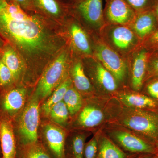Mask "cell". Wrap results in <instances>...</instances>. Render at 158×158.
Segmentation results:
<instances>
[{"mask_svg": "<svg viewBox=\"0 0 158 158\" xmlns=\"http://www.w3.org/2000/svg\"><path fill=\"white\" fill-rule=\"evenodd\" d=\"M90 74L91 83L98 94L113 96L119 90L116 78L98 60L90 68Z\"/></svg>", "mask_w": 158, "mask_h": 158, "instance_id": "obj_9", "label": "cell"}, {"mask_svg": "<svg viewBox=\"0 0 158 158\" xmlns=\"http://www.w3.org/2000/svg\"><path fill=\"white\" fill-rule=\"evenodd\" d=\"M156 156L157 158H158V142L156 144Z\"/></svg>", "mask_w": 158, "mask_h": 158, "instance_id": "obj_37", "label": "cell"}, {"mask_svg": "<svg viewBox=\"0 0 158 158\" xmlns=\"http://www.w3.org/2000/svg\"><path fill=\"white\" fill-rule=\"evenodd\" d=\"M136 13L153 9L156 0H125Z\"/></svg>", "mask_w": 158, "mask_h": 158, "instance_id": "obj_30", "label": "cell"}, {"mask_svg": "<svg viewBox=\"0 0 158 158\" xmlns=\"http://www.w3.org/2000/svg\"><path fill=\"white\" fill-rule=\"evenodd\" d=\"M123 106L114 96L96 94L85 99L83 107L74 116L76 130L97 131L117 117Z\"/></svg>", "mask_w": 158, "mask_h": 158, "instance_id": "obj_2", "label": "cell"}, {"mask_svg": "<svg viewBox=\"0 0 158 158\" xmlns=\"http://www.w3.org/2000/svg\"><path fill=\"white\" fill-rule=\"evenodd\" d=\"M95 135L97 139L98 151L103 158H133L137 155L125 152L101 129L96 131Z\"/></svg>", "mask_w": 158, "mask_h": 158, "instance_id": "obj_19", "label": "cell"}, {"mask_svg": "<svg viewBox=\"0 0 158 158\" xmlns=\"http://www.w3.org/2000/svg\"><path fill=\"white\" fill-rule=\"evenodd\" d=\"M156 77H158V51L150 54L144 83L150 79Z\"/></svg>", "mask_w": 158, "mask_h": 158, "instance_id": "obj_29", "label": "cell"}, {"mask_svg": "<svg viewBox=\"0 0 158 158\" xmlns=\"http://www.w3.org/2000/svg\"><path fill=\"white\" fill-rule=\"evenodd\" d=\"M16 145L15 158H53L39 141Z\"/></svg>", "mask_w": 158, "mask_h": 158, "instance_id": "obj_22", "label": "cell"}, {"mask_svg": "<svg viewBox=\"0 0 158 158\" xmlns=\"http://www.w3.org/2000/svg\"><path fill=\"white\" fill-rule=\"evenodd\" d=\"M63 101L68 108L70 117H73L83 107L85 98L73 85L65 93Z\"/></svg>", "mask_w": 158, "mask_h": 158, "instance_id": "obj_25", "label": "cell"}, {"mask_svg": "<svg viewBox=\"0 0 158 158\" xmlns=\"http://www.w3.org/2000/svg\"><path fill=\"white\" fill-rule=\"evenodd\" d=\"M101 130L125 152L131 154H156V144L118 125L109 123Z\"/></svg>", "mask_w": 158, "mask_h": 158, "instance_id": "obj_4", "label": "cell"}, {"mask_svg": "<svg viewBox=\"0 0 158 158\" xmlns=\"http://www.w3.org/2000/svg\"><path fill=\"white\" fill-rule=\"evenodd\" d=\"M95 55L99 62L113 75L118 84H125L128 68L124 60L114 50L102 42L97 44Z\"/></svg>", "mask_w": 158, "mask_h": 158, "instance_id": "obj_7", "label": "cell"}, {"mask_svg": "<svg viewBox=\"0 0 158 158\" xmlns=\"http://www.w3.org/2000/svg\"><path fill=\"white\" fill-rule=\"evenodd\" d=\"M48 116L50 118L51 122L62 127L68 123L70 117L68 108L63 101L54 106Z\"/></svg>", "mask_w": 158, "mask_h": 158, "instance_id": "obj_27", "label": "cell"}, {"mask_svg": "<svg viewBox=\"0 0 158 158\" xmlns=\"http://www.w3.org/2000/svg\"><path fill=\"white\" fill-rule=\"evenodd\" d=\"M15 2L17 3L23 9L27 11L31 12H37L33 4V0H12Z\"/></svg>", "mask_w": 158, "mask_h": 158, "instance_id": "obj_34", "label": "cell"}, {"mask_svg": "<svg viewBox=\"0 0 158 158\" xmlns=\"http://www.w3.org/2000/svg\"><path fill=\"white\" fill-rule=\"evenodd\" d=\"M0 155H2V151H1V145H0Z\"/></svg>", "mask_w": 158, "mask_h": 158, "instance_id": "obj_39", "label": "cell"}, {"mask_svg": "<svg viewBox=\"0 0 158 158\" xmlns=\"http://www.w3.org/2000/svg\"><path fill=\"white\" fill-rule=\"evenodd\" d=\"M145 85V90L148 96L158 101V77L148 80Z\"/></svg>", "mask_w": 158, "mask_h": 158, "instance_id": "obj_32", "label": "cell"}, {"mask_svg": "<svg viewBox=\"0 0 158 158\" xmlns=\"http://www.w3.org/2000/svg\"><path fill=\"white\" fill-rule=\"evenodd\" d=\"M79 14L89 23L99 27L104 21L102 0H83L75 5Z\"/></svg>", "mask_w": 158, "mask_h": 158, "instance_id": "obj_15", "label": "cell"}, {"mask_svg": "<svg viewBox=\"0 0 158 158\" xmlns=\"http://www.w3.org/2000/svg\"><path fill=\"white\" fill-rule=\"evenodd\" d=\"M69 33L74 46L79 52L85 55L92 54L88 36L81 27L77 24H73L70 26Z\"/></svg>", "mask_w": 158, "mask_h": 158, "instance_id": "obj_23", "label": "cell"}, {"mask_svg": "<svg viewBox=\"0 0 158 158\" xmlns=\"http://www.w3.org/2000/svg\"><path fill=\"white\" fill-rule=\"evenodd\" d=\"M0 34L31 67L52 62L63 46L41 15L26 11L12 0H0Z\"/></svg>", "mask_w": 158, "mask_h": 158, "instance_id": "obj_1", "label": "cell"}, {"mask_svg": "<svg viewBox=\"0 0 158 158\" xmlns=\"http://www.w3.org/2000/svg\"><path fill=\"white\" fill-rule=\"evenodd\" d=\"M69 54L67 51L60 53L48 64L40 77L35 95L40 99L48 97L66 78Z\"/></svg>", "mask_w": 158, "mask_h": 158, "instance_id": "obj_6", "label": "cell"}, {"mask_svg": "<svg viewBox=\"0 0 158 158\" xmlns=\"http://www.w3.org/2000/svg\"><path fill=\"white\" fill-rule=\"evenodd\" d=\"M134 33L144 40L157 29V19L153 9L138 12L133 21Z\"/></svg>", "mask_w": 158, "mask_h": 158, "instance_id": "obj_14", "label": "cell"}, {"mask_svg": "<svg viewBox=\"0 0 158 158\" xmlns=\"http://www.w3.org/2000/svg\"><path fill=\"white\" fill-rule=\"evenodd\" d=\"M72 85L71 79L67 77L56 88L42 105L41 110L44 115L48 116L52 107L59 102L63 101L65 93Z\"/></svg>", "mask_w": 158, "mask_h": 158, "instance_id": "obj_24", "label": "cell"}, {"mask_svg": "<svg viewBox=\"0 0 158 158\" xmlns=\"http://www.w3.org/2000/svg\"><path fill=\"white\" fill-rule=\"evenodd\" d=\"M83 0H74L75 3V5H77V4H78L79 3L81 2H82Z\"/></svg>", "mask_w": 158, "mask_h": 158, "instance_id": "obj_38", "label": "cell"}, {"mask_svg": "<svg viewBox=\"0 0 158 158\" xmlns=\"http://www.w3.org/2000/svg\"><path fill=\"white\" fill-rule=\"evenodd\" d=\"M113 96L126 107L155 111L158 107V101L139 91L122 89L118 90Z\"/></svg>", "mask_w": 158, "mask_h": 158, "instance_id": "obj_12", "label": "cell"}, {"mask_svg": "<svg viewBox=\"0 0 158 158\" xmlns=\"http://www.w3.org/2000/svg\"><path fill=\"white\" fill-rule=\"evenodd\" d=\"M155 111H156V112L157 113H158V107L157 109Z\"/></svg>", "mask_w": 158, "mask_h": 158, "instance_id": "obj_40", "label": "cell"}, {"mask_svg": "<svg viewBox=\"0 0 158 158\" xmlns=\"http://www.w3.org/2000/svg\"><path fill=\"white\" fill-rule=\"evenodd\" d=\"M90 132L76 130L67 135L65 144V158H84L86 140Z\"/></svg>", "mask_w": 158, "mask_h": 158, "instance_id": "obj_18", "label": "cell"}, {"mask_svg": "<svg viewBox=\"0 0 158 158\" xmlns=\"http://www.w3.org/2000/svg\"><path fill=\"white\" fill-rule=\"evenodd\" d=\"M37 12H43L51 17L58 18L64 14V7L58 0H33Z\"/></svg>", "mask_w": 158, "mask_h": 158, "instance_id": "obj_26", "label": "cell"}, {"mask_svg": "<svg viewBox=\"0 0 158 158\" xmlns=\"http://www.w3.org/2000/svg\"><path fill=\"white\" fill-rule=\"evenodd\" d=\"M15 83L13 74L0 59V89L2 91L11 88V86Z\"/></svg>", "mask_w": 158, "mask_h": 158, "instance_id": "obj_28", "label": "cell"}, {"mask_svg": "<svg viewBox=\"0 0 158 158\" xmlns=\"http://www.w3.org/2000/svg\"><path fill=\"white\" fill-rule=\"evenodd\" d=\"M40 142L53 158H65V144L67 135L65 130L52 122L41 126Z\"/></svg>", "mask_w": 158, "mask_h": 158, "instance_id": "obj_8", "label": "cell"}, {"mask_svg": "<svg viewBox=\"0 0 158 158\" xmlns=\"http://www.w3.org/2000/svg\"><path fill=\"white\" fill-rule=\"evenodd\" d=\"M71 75L73 85L84 98L98 94L85 73L84 66L81 61H77L73 65L71 69Z\"/></svg>", "mask_w": 158, "mask_h": 158, "instance_id": "obj_17", "label": "cell"}, {"mask_svg": "<svg viewBox=\"0 0 158 158\" xmlns=\"http://www.w3.org/2000/svg\"><path fill=\"white\" fill-rule=\"evenodd\" d=\"M133 158H157L156 154H138L135 156Z\"/></svg>", "mask_w": 158, "mask_h": 158, "instance_id": "obj_35", "label": "cell"}, {"mask_svg": "<svg viewBox=\"0 0 158 158\" xmlns=\"http://www.w3.org/2000/svg\"><path fill=\"white\" fill-rule=\"evenodd\" d=\"M26 90L11 88L0 93V114L13 119L19 114L25 103Z\"/></svg>", "mask_w": 158, "mask_h": 158, "instance_id": "obj_10", "label": "cell"}, {"mask_svg": "<svg viewBox=\"0 0 158 158\" xmlns=\"http://www.w3.org/2000/svg\"><path fill=\"white\" fill-rule=\"evenodd\" d=\"M1 59L11 70L15 83L19 81L24 72L26 64L17 51L11 46H6Z\"/></svg>", "mask_w": 158, "mask_h": 158, "instance_id": "obj_21", "label": "cell"}, {"mask_svg": "<svg viewBox=\"0 0 158 158\" xmlns=\"http://www.w3.org/2000/svg\"><path fill=\"white\" fill-rule=\"evenodd\" d=\"M98 152L97 139L96 135H94L85 144L84 158H97Z\"/></svg>", "mask_w": 158, "mask_h": 158, "instance_id": "obj_31", "label": "cell"}, {"mask_svg": "<svg viewBox=\"0 0 158 158\" xmlns=\"http://www.w3.org/2000/svg\"><path fill=\"white\" fill-rule=\"evenodd\" d=\"M0 145L2 158H15L17 145L12 120L1 114Z\"/></svg>", "mask_w": 158, "mask_h": 158, "instance_id": "obj_13", "label": "cell"}, {"mask_svg": "<svg viewBox=\"0 0 158 158\" xmlns=\"http://www.w3.org/2000/svg\"><path fill=\"white\" fill-rule=\"evenodd\" d=\"M16 144L38 141L40 123L39 99L34 95L24 110L12 119Z\"/></svg>", "mask_w": 158, "mask_h": 158, "instance_id": "obj_5", "label": "cell"}, {"mask_svg": "<svg viewBox=\"0 0 158 158\" xmlns=\"http://www.w3.org/2000/svg\"><path fill=\"white\" fill-rule=\"evenodd\" d=\"M0 158H2V156H1V155H0Z\"/></svg>", "mask_w": 158, "mask_h": 158, "instance_id": "obj_41", "label": "cell"}, {"mask_svg": "<svg viewBox=\"0 0 158 158\" xmlns=\"http://www.w3.org/2000/svg\"><path fill=\"white\" fill-rule=\"evenodd\" d=\"M153 9L155 12L158 24V0H156Z\"/></svg>", "mask_w": 158, "mask_h": 158, "instance_id": "obj_36", "label": "cell"}, {"mask_svg": "<svg viewBox=\"0 0 158 158\" xmlns=\"http://www.w3.org/2000/svg\"><path fill=\"white\" fill-rule=\"evenodd\" d=\"M137 37L131 30L125 26H116L110 33V38L113 45L123 52L134 47L137 43Z\"/></svg>", "mask_w": 158, "mask_h": 158, "instance_id": "obj_20", "label": "cell"}, {"mask_svg": "<svg viewBox=\"0 0 158 158\" xmlns=\"http://www.w3.org/2000/svg\"><path fill=\"white\" fill-rule=\"evenodd\" d=\"M150 52L144 47L137 52L131 69V86L133 90L140 91L144 85L147 63Z\"/></svg>", "mask_w": 158, "mask_h": 158, "instance_id": "obj_16", "label": "cell"}, {"mask_svg": "<svg viewBox=\"0 0 158 158\" xmlns=\"http://www.w3.org/2000/svg\"><path fill=\"white\" fill-rule=\"evenodd\" d=\"M137 13L125 0H106L104 18L112 23L125 25L133 22Z\"/></svg>", "mask_w": 158, "mask_h": 158, "instance_id": "obj_11", "label": "cell"}, {"mask_svg": "<svg viewBox=\"0 0 158 158\" xmlns=\"http://www.w3.org/2000/svg\"><path fill=\"white\" fill-rule=\"evenodd\" d=\"M110 123L132 131L155 144L158 142V113L153 110L126 107Z\"/></svg>", "mask_w": 158, "mask_h": 158, "instance_id": "obj_3", "label": "cell"}, {"mask_svg": "<svg viewBox=\"0 0 158 158\" xmlns=\"http://www.w3.org/2000/svg\"><path fill=\"white\" fill-rule=\"evenodd\" d=\"M144 48L150 52L158 51V28L144 40Z\"/></svg>", "mask_w": 158, "mask_h": 158, "instance_id": "obj_33", "label": "cell"}]
</instances>
